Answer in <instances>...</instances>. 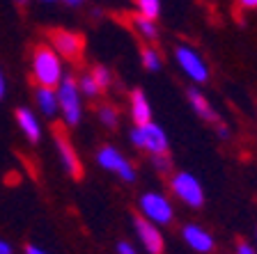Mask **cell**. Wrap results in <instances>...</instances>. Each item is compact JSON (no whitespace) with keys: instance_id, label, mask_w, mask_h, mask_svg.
<instances>
[{"instance_id":"cell-1","label":"cell","mask_w":257,"mask_h":254,"mask_svg":"<svg viewBox=\"0 0 257 254\" xmlns=\"http://www.w3.org/2000/svg\"><path fill=\"white\" fill-rule=\"evenodd\" d=\"M32 76H35L39 87H51V90L58 87L60 80H62L60 55L51 46H46V44L35 46V53H32Z\"/></svg>"},{"instance_id":"cell-2","label":"cell","mask_w":257,"mask_h":254,"mask_svg":"<svg viewBox=\"0 0 257 254\" xmlns=\"http://www.w3.org/2000/svg\"><path fill=\"white\" fill-rule=\"evenodd\" d=\"M48 42H51V48L60 58H67L71 62H78L80 55H83V48H85V39L80 37L78 32L64 30V28H51L48 30Z\"/></svg>"},{"instance_id":"cell-3","label":"cell","mask_w":257,"mask_h":254,"mask_svg":"<svg viewBox=\"0 0 257 254\" xmlns=\"http://www.w3.org/2000/svg\"><path fill=\"white\" fill-rule=\"evenodd\" d=\"M58 106L62 110L64 122L69 126H76L80 122V90L76 80L62 78L58 85Z\"/></svg>"},{"instance_id":"cell-4","label":"cell","mask_w":257,"mask_h":254,"mask_svg":"<svg viewBox=\"0 0 257 254\" xmlns=\"http://www.w3.org/2000/svg\"><path fill=\"white\" fill-rule=\"evenodd\" d=\"M131 142L140 149H147L152 156L168 154V138L163 128L156 124H145V126H136L131 131Z\"/></svg>"},{"instance_id":"cell-5","label":"cell","mask_w":257,"mask_h":254,"mask_svg":"<svg viewBox=\"0 0 257 254\" xmlns=\"http://www.w3.org/2000/svg\"><path fill=\"white\" fill-rule=\"evenodd\" d=\"M172 192H175L184 204H188V206H193V208L202 206V201H204L202 185H200V181L193 174H188V172H179V174L172 176Z\"/></svg>"},{"instance_id":"cell-6","label":"cell","mask_w":257,"mask_h":254,"mask_svg":"<svg viewBox=\"0 0 257 254\" xmlns=\"http://www.w3.org/2000/svg\"><path fill=\"white\" fill-rule=\"evenodd\" d=\"M140 208H143V217L154 224H168L172 222V206L170 201L159 192H147L140 197Z\"/></svg>"},{"instance_id":"cell-7","label":"cell","mask_w":257,"mask_h":254,"mask_svg":"<svg viewBox=\"0 0 257 254\" xmlns=\"http://www.w3.org/2000/svg\"><path fill=\"white\" fill-rule=\"evenodd\" d=\"M175 58H177V62H179V67L184 69V74L191 80H195V83H207V78H209L207 64L202 62V58H200L193 48L179 46L175 51Z\"/></svg>"},{"instance_id":"cell-8","label":"cell","mask_w":257,"mask_h":254,"mask_svg":"<svg viewBox=\"0 0 257 254\" xmlns=\"http://www.w3.org/2000/svg\"><path fill=\"white\" fill-rule=\"evenodd\" d=\"M96 160H99V165H101L103 169H110V172L119 174V179L126 181V183L136 181V172H134V167L128 165V160L124 158L122 154H119L117 149H112V147H103V149H99V154H96Z\"/></svg>"},{"instance_id":"cell-9","label":"cell","mask_w":257,"mask_h":254,"mask_svg":"<svg viewBox=\"0 0 257 254\" xmlns=\"http://www.w3.org/2000/svg\"><path fill=\"white\" fill-rule=\"evenodd\" d=\"M53 138H55V144H58V154H60V160H62L64 169L69 172V176L80 179V176H83V165H80V160H78L76 149L71 147V142L67 140V135H64L58 126H53Z\"/></svg>"},{"instance_id":"cell-10","label":"cell","mask_w":257,"mask_h":254,"mask_svg":"<svg viewBox=\"0 0 257 254\" xmlns=\"http://www.w3.org/2000/svg\"><path fill=\"white\" fill-rule=\"evenodd\" d=\"M136 231H138L140 240H143L145 249L150 254H163V236L156 229L154 222L145 220V217H136Z\"/></svg>"},{"instance_id":"cell-11","label":"cell","mask_w":257,"mask_h":254,"mask_svg":"<svg viewBox=\"0 0 257 254\" xmlns=\"http://www.w3.org/2000/svg\"><path fill=\"white\" fill-rule=\"evenodd\" d=\"M182 236L195 252H211L214 249V238L204 229H200L198 224H186L182 229Z\"/></svg>"},{"instance_id":"cell-12","label":"cell","mask_w":257,"mask_h":254,"mask_svg":"<svg viewBox=\"0 0 257 254\" xmlns=\"http://www.w3.org/2000/svg\"><path fill=\"white\" fill-rule=\"evenodd\" d=\"M16 124H19V128L23 131V135H26L30 142H39V138H42V131H39V124L37 119H35V115H32L28 108H16Z\"/></svg>"},{"instance_id":"cell-13","label":"cell","mask_w":257,"mask_h":254,"mask_svg":"<svg viewBox=\"0 0 257 254\" xmlns=\"http://www.w3.org/2000/svg\"><path fill=\"white\" fill-rule=\"evenodd\" d=\"M131 119L136 126H145L152 122V110H150V101L145 99V94L140 90H136L131 94Z\"/></svg>"},{"instance_id":"cell-14","label":"cell","mask_w":257,"mask_h":254,"mask_svg":"<svg viewBox=\"0 0 257 254\" xmlns=\"http://www.w3.org/2000/svg\"><path fill=\"white\" fill-rule=\"evenodd\" d=\"M188 101H191L193 110L198 112V115L202 117L204 122H211V124H216V122H218V115H216V112H214V108H211V103H209V101L204 99V94H202V92H198V90H188Z\"/></svg>"},{"instance_id":"cell-15","label":"cell","mask_w":257,"mask_h":254,"mask_svg":"<svg viewBox=\"0 0 257 254\" xmlns=\"http://www.w3.org/2000/svg\"><path fill=\"white\" fill-rule=\"evenodd\" d=\"M35 99H37V106L44 115H53L58 110V92L51 87H37Z\"/></svg>"},{"instance_id":"cell-16","label":"cell","mask_w":257,"mask_h":254,"mask_svg":"<svg viewBox=\"0 0 257 254\" xmlns=\"http://www.w3.org/2000/svg\"><path fill=\"white\" fill-rule=\"evenodd\" d=\"M134 28L143 35L145 39H150V42H154L156 37H159V30H156L154 21L152 19H145V16H134Z\"/></svg>"},{"instance_id":"cell-17","label":"cell","mask_w":257,"mask_h":254,"mask_svg":"<svg viewBox=\"0 0 257 254\" xmlns=\"http://www.w3.org/2000/svg\"><path fill=\"white\" fill-rule=\"evenodd\" d=\"M136 5H138V10H140V16L152 19V21H154L156 16H159V12H161L159 0H136Z\"/></svg>"},{"instance_id":"cell-18","label":"cell","mask_w":257,"mask_h":254,"mask_svg":"<svg viewBox=\"0 0 257 254\" xmlns=\"http://www.w3.org/2000/svg\"><path fill=\"white\" fill-rule=\"evenodd\" d=\"M78 90H80V94H85V96H96L101 92V87L96 85V80L92 76H83L78 83Z\"/></svg>"},{"instance_id":"cell-19","label":"cell","mask_w":257,"mask_h":254,"mask_svg":"<svg viewBox=\"0 0 257 254\" xmlns=\"http://www.w3.org/2000/svg\"><path fill=\"white\" fill-rule=\"evenodd\" d=\"M143 64H145V69H150V71H159L161 69V58L156 51H152V48H145L143 51Z\"/></svg>"},{"instance_id":"cell-20","label":"cell","mask_w":257,"mask_h":254,"mask_svg":"<svg viewBox=\"0 0 257 254\" xmlns=\"http://www.w3.org/2000/svg\"><path fill=\"white\" fill-rule=\"evenodd\" d=\"M90 76L96 80V85H99L101 90H106L108 85H110V71H108L106 67H94Z\"/></svg>"},{"instance_id":"cell-21","label":"cell","mask_w":257,"mask_h":254,"mask_svg":"<svg viewBox=\"0 0 257 254\" xmlns=\"http://www.w3.org/2000/svg\"><path fill=\"white\" fill-rule=\"evenodd\" d=\"M99 119H101V122L106 124L108 128H112L115 124H117V112L112 110V108L103 106V108H99Z\"/></svg>"},{"instance_id":"cell-22","label":"cell","mask_w":257,"mask_h":254,"mask_svg":"<svg viewBox=\"0 0 257 254\" xmlns=\"http://www.w3.org/2000/svg\"><path fill=\"white\" fill-rule=\"evenodd\" d=\"M152 160H154V165H156V169H159V172H168V169H170V158H168L166 154L152 156Z\"/></svg>"},{"instance_id":"cell-23","label":"cell","mask_w":257,"mask_h":254,"mask_svg":"<svg viewBox=\"0 0 257 254\" xmlns=\"http://www.w3.org/2000/svg\"><path fill=\"white\" fill-rule=\"evenodd\" d=\"M117 254H136V249L128 243H117Z\"/></svg>"},{"instance_id":"cell-24","label":"cell","mask_w":257,"mask_h":254,"mask_svg":"<svg viewBox=\"0 0 257 254\" xmlns=\"http://www.w3.org/2000/svg\"><path fill=\"white\" fill-rule=\"evenodd\" d=\"M236 254H255V249H252L248 243H239L236 245Z\"/></svg>"},{"instance_id":"cell-25","label":"cell","mask_w":257,"mask_h":254,"mask_svg":"<svg viewBox=\"0 0 257 254\" xmlns=\"http://www.w3.org/2000/svg\"><path fill=\"white\" fill-rule=\"evenodd\" d=\"M239 5L246 10H257V0H239Z\"/></svg>"},{"instance_id":"cell-26","label":"cell","mask_w":257,"mask_h":254,"mask_svg":"<svg viewBox=\"0 0 257 254\" xmlns=\"http://www.w3.org/2000/svg\"><path fill=\"white\" fill-rule=\"evenodd\" d=\"M26 254H46V252H44V249H39L37 245H28V247H26Z\"/></svg>"},{"instance_id":"cell-27","label":"cell","mask_w":257,"mask_h":254,"mask_svg":"<svg viewBox=\"0 0 257 254\" xmlns=\"http://www.w3.org/2000/svg\"><path fill=\"white\" fill-rule=\"evenodd\" d=\"M0 254H12V247L3 238H0Z\"/></svg>"},{"instance_id":"cell-28","label":"cell","mask_w":257,"mask_h":254,"mask_svg":"<svg viewBox=\"0 0 257 254\" xmlns=\"http://www.w3.org/2000/svg\"><path fill=\"white\" fill-rule=\"evenodd\" d=\"M5 96V78H3V74H0V99Z\"/></svg>"},{"instance_id":"cell-29","label":"cell","mask_w":257,"mask_h":254,"mask_svg":"<svg viewBox=\"0 0 257 254\" xmlns=\"http://www.w3.org/2000/svg\"><path fill=\"white\" fill-rule=\"evenodd\" d=\"M69 5H78V3H83V0H67Z\"/></svg>"},{"instance_id":"cell-30","label":"cell","mask_w":257,"mask_h":254,"mask_svg":"<svg viewBox=\"0 0 257 254\" xmlns=\"http://www.w3.org/2000/svg\"><path fill=\"white\" fill-rule=\"evenodd\" d=\"M16 3H19V5H26V3H28V0H16Z\"/></svg>"},{"instance_id":"cell-31","label":"cell","mask_w":257,"mask_h":254,"mask_svg":"<svg viewBox=\"0 0 257 254\" xmlns=\"http://www.w3.org/2000/svg\"><path fill=\"white\" fill-rule=\"evenodd\" d=\"M46 3H53V0H46Z\"/></svg>"}]
</instances>
